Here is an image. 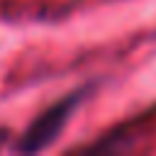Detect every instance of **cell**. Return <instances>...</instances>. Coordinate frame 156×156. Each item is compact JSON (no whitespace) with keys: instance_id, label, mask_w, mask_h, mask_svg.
<instances>
[{"instance_id":"cell-1","label":"cell","mask_w":156,"mask_h":156,"mask_svg":"<svg viewBox=\"0 0 156 156\" xmlns=\"http://www.w3.org/2000/svg\"><path fill=\"white\" fill-rule=\"evenodd\" d=\"M95 88H98L95 80L83 83V85L73 88L71 93H66L63 98L54 100L49 107H44V110L17 134V139H15V144H12V151H17V154H39V151L49 149V146L63 134V129L68 127L73 112L93 95Z\"/></svg>"}]
</instances>
